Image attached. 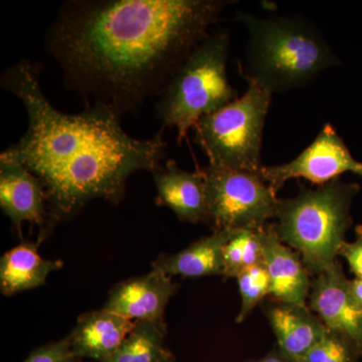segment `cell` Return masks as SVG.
<instances>
[{
	"mask_svg": "<svg viewBox=\"0 0 362 362\" xmlns=\"http://www.w3.org/2000/svg\"><path fill=\"white\" fill-rule=\"evenodd\" d=\"M78 359L71 349L70 337L47 343L35 350L23 362H76Z\"/></svg>",
	"mask_w": 362,
	"mask_h": 362,
	"instance_id": "7402d4cb",
	"label": "cell"
},
{
	"mask_svg": "<svg viewBox=\"0 0 362 362\" xmlns=\"http://www.w3.org/2000/svg\"><path fill=\"white\" fill-rule=\"evenodd\" d=\"M237 233L216 230L211 235L195 240L182 251L162 254L152 262V270L160 271L169 277H223V249Z\"/></svg>",
	"mask_w": 362,
	"mask_h": 362,
	"instance_id": "2e32d148",
	"label": "cell"
},
{
	"mask_svg": "<svg viewBox=\"0 0 362 362\" xmlns=\"http://www.w3.org/2000/svg\"><path fill=\"white\" fill-rule=\"evenodd\" d=\"M338 256L344 258L356 278L362 279V225L356 226V240H345L340 246Z\"/></svg>",
	"mask_w": 362,
	"mask_h": 362,
	"instance_id": "603a6c76",
	"label": "cell"
},
{
	"mask_svg": "<svg viewBox=\"0 0 362 362\" xmlns=\"http://www.w3.org/2000/svg\"><path fill=\"white\" fill-rule=\"evenodd\" d=\"M63 267L59 259L42 258L39 244L25 242L6 252L0 259V290L6 296L45 285L52 273Z\"/></svg>",
	"mask_w": 362,
	"mask_h": 362,
	"instance_id": "e0dca14e",
	"label": "cell"
},
{
	"mask_svg": "<svg viewBox=\"0 0 362 362\" xmlns=\"http://www.w3.org/2000/svg\"><path fill=\"white\" fill-rule=\"evenodd\" d=\"M349 290L354 301L362 310V279L354 278V280H349Z\"/></svg>",
	"mask_w": 362,
	"mask_h": 362,
	"instance_id": "cb8c5ba5",
	"label": "cell"
},
{
	"mask_svg": "<svg viewBox=\"0 0 362 362\" xmlns=\"http://www.w3.org/2000/svg\"><path fill=\"white\" fill-rule=\"evenodd\" d=\"M230 47L228 30H213L176 69L159 95L157 118L162 127L175 128L178 143L202 117L239 98L226 74Z\"/></svg>",
	"mask_w": 362,
	"mask_h": 362,
	"instance_id": "5b68a950",
	"label": "cell"
},
{
	"mask_svg": "<svg viewBox=\"0 0 362 362\" xmlns=\"http://www.w3.org/2000/svg\"><path fill=\"white\" fill-rule=\"evenodd\" d=\"M228 0H71L47 33L69 89L124 115L159 96Z\"/></svg>",
	"mask_w": 362,
	"mask_h": 362,
	"instance_id": "6da1fadb",
	"label": "cell"
},
{
	"mask_svg": "<svg viewBox=\"0 0 362 362\" xmlns=\"http://www.w3.org/2000/svg\"><path fill=\"white\" fill-rule=\"evenodd\" d=\"M299 194L279 199L274 223L279 238L296 250L311 275H319L338 261V252L351 228L352 202L357 183L338 177L312 189L300 183Z\"/></svg>",
	"mask_w": 362,
	"mask_h": 362,
	"instance_id": "277c9868",
	"label": "cell"
},
{
	"mask_svg": "<svg viewBox=\"0 0 362 362\" xmlns=\"http://www.w3.org/2000/svg\"><path fill=\"white\" fill-rule=\"evenodd\" d=\"M159 206L170 209L180 221L190 223L209 221L206 181L201 169L189 173L168 159L151 173Z\"/></svg>",
	"mask_w": 362,
	"mask_h": 362,
	"instance_id": "4fadbf2b",
	"label": "cell"
},
{
	"mask_svg": "<svg viewBox=\"0 0 362 362\" xmlns=\"http://www.w3.org/2000/svg\"><path fill=\"white\" fill-rule=\"evenodd\" d=\"M134 321L101 309L78 317L77 325L69 334L71 349L78 361H103L113 354L135 326Z\"/></svg>",
	"mask_w": 362,
	"mask_h": 362,
	"instance_id": "9a60e30c",
	"label": "cell"
},
{
	"mask_svg": "<svg viewBox=\"0 0 362 362\" xmlns=\"http://www.w3.org/2000/svg\"><path fill=\"white\" fill-rule=\"evenodd\" d=\"M261 228L239 230L228 240L223 249V278L235 279L247 269L263 264Z\"/></svg>",
	"mask_w": 362,
	"mask_h": 362,
	"instance_id": "d6986e66",
	"label": "cell"
},
{
	"mask_svg": "<svg viewBox=\"0 0 362 362\" xmlns=\"http://www.w3.org/2000/svg\"><path fill=\"white\" fill-rule=\"evenodd\" d=\"M235 20L247 33L243 76L272 95L304 87L340 64L321 30L303 16L239 11Z\"/></svg>",
	"mask_w": 362,
	"mask_h": 362,
	"instance_id": "3957f363",
	"label": "cell"
},
{
	"mask_svg": "<svg viewBox=\"0 0 362 362\" xmlns=\"http://www.w3.org/2000/svg\"><path fill=\"white\" fill-rule=\"evenodd\" d=\"M161 362H177L176 361V359L175 358V356H173V354L169 352L168 356L164 357L163 359H162Z\"/></svg>",
	"mask_w": 362,
	"mask_h": 362,
	"instance_id": "484cf974",
	"label": "cell"
},
{
	"mask_svg": "<svg viewBox=\"0 0 362 362\" xmlns=\"http://www.w3.org/2000/svg\"><path fill=\"white\" fill-rule=\"evenodd\" d=\"M263 264L271 279L272 299L286 303L307 305L312 280L310 272L297 252L279 238L274 223L259 230Z\"/></svg>",
	"mask_w": 362,
	"mask_h": 362,
	"instance_id": "7c38bea8",
	"label": "cell"
},
{
	"mask_svg": "<svg viewBox=\"0 0 362 362\" xmlns=\"http://www.w3.org/2000/svg\"><path fill=\"white\" fill-rule=\"evenodd\" d=\"M0 207L13 228L21 232L25 223L39 226V244L47 223V195L39 178L23 164L0 159Z\"/></svg>",
	"mask_w": 362,
	"mask_h": 362,
	"instance_id": "30bf717a",
	"label": "cell"
},
{
	"mask_svg": "<svg viewBox=\"0 0 362 362\" xmlns=\"http://www.w3.org/2000/svg\"><path fill=\"white\" fill-rule=\"evenodd\" d=\"M235 280L242 298V307L237 317V322L242 323L257 305L261 303L267 296H271V279L264 264H259L240 273Z\"/></svg>",
	"mask_w": 362,
	"mask_h": 362,
	"instance_id": "ffe728a7",
	"label": "cell"
},
{
	"mask_svg": "<svg viewBox=\"0 0 362 362\" xmlns=\"http://www.w3.org/2000/svg\"><path fill=\"white\" fill-rule=\"evenodd\" d=\"M242 97L202 117L194 126L195 142L211 165L259 173L264 127L273 95L247 81Z\"/></svg>",
	"mask_w": 362,
	"mask_h": 362,
	"instance_id": "8992f818",
	"label": "cell"
},
{
	"mask_svg": "<svg viewBox=\"0 0 362 362\" xmlns=\"http://www.w3.org/2000/svg\"><path fill=\"white\" fill-rule=\"evenodd\" d=\"M277 349L292 362H300L327 332V328L308 305L272 299L264 308Z\"/></svg>",
	"mask_w": 362,
	"mask_h": 362,
	"instance_id": "5bb4252c",
	"label": "cell"
},
{
	"mask_svg": "<svg viewBox=\"0 0 362 362\" xmlns=\"http://www.w3.org/2000/svg\"><path fill=\"white\" fill-rule=\"evenodd\" d=\"M307 305L328 330L349 340L362 356V310L339 261L312 280Z\"/></svg>",
	"mask_w": 362,
	"mask_h": 362,
	"instance_id": "9c48e42d",
	"label": "cell"
},
{
	"mask_svg": "<svg viewBox=\"0 0 362 362\" xmlns=\"http://www.w3.org/2000/svg\"><path fill=\"white\" fill-rule=\"evenodd\" d=\"M345 173L362 177V162L352 156L341 136L329 123L293 160L280 165H263L259 171L276 194L293 178H303L320 187Z\"/></svg>",
	"mask_w": 362,
	"mask_h": 362,
	"instance_id": "ba28073f",
	"label": "cell"
},
{
	"mask_svg": "<svg viewBox=\"0 0 362 362\" xmlns=\"http://www.w3.org/2000/svg\"><path fill=\"white\" fill-rule=\"evenodd\" d=\"M206 181L209 225L216 230H258L275 218L279 199L259 173L209 165Z\"/></svg>",
	"mask_w": 362,
	"mask_h": 362,
	"instance_id": "52a82bcc",
	"label": "cell"
},
{
	"mask_svg": "<svg viewBox=\"0 0 362 362\" xmlns=\"http://www.w3.org/2000/svg\"><path fill=\"white\" fill-rule=\"evenodd\" d=\"M0 85L20 100L28 119L25 134L0 159L23 164L44 185L45 240L94 199L120 204L128 178L137 171L153 173L165 158L161 132L149 139L132 137L121 125L122 115L108 105L88 103L78 114L54 108L40 87V66L30 59L7 69Z\"/></svg>",
	"mask_w": 362,
	"mask_h": 362,
	"instance_id": "7a4b0ae2",
	"label": "cell"
},
{
	"mask_svg": "<svg viewBox=\"0 0 362 362\" xmlns=\"http://www.w3.org/2000/svg\"><path fill=\"white\" fill-rule=\"evenodd\" d=\"M180 285L160 271L129 279L112 288L104 310L134 321H164V312Z\"/></svg>",
	"mask_w": 362,
	"mask_h": 362,
	"instance_id": "8fae6325",
	"label": "cell"
},
{
	"mask_svg": "<svg viewBox=\"0 0 362 362\" xmlns=\"http://www.w3.org/2000/svg\"><path fill=\"white\" fill-rule=\"evenodd\" d=\"M165 321H138L122 344L100 362H161L166 349Z\"/></svg>",
	"mask_w": 362,
	"mask_h": 362,
	"instance_id": "ac0fdd59",
	"label": "cell"
},
{
	"mask_svg": "<svg viewBox=\"0 0 362 362\" xmlns=\"http://www.w3.org/2000/svg\"><path fill=\"white\" fill-rule=\"evenodd\" d=\"M249 362H292L290 359H288L287 357L282 354L277 349H273L270 352L266 354L265 356L262 357V358L257 359V361H252Z\"/></svg>",
	"mask_w": 362,
	"mask_h": 362,
	"instance_id": "d4e9b609",
	"label": "cell"
},
{
	"mask_svg": "<svg viewBox=\"0 0 362 362\" xmlns=\"http://www.w3.org/2000/svg\"><path fill=\"white\" fill-rule=\"evenodd\" d=\"M361 357L349 340L327 329L322 339L300 362H358Z\"/></svg>",
	"mask_w": 362,
	"mask_h": 362,
	"instance_id": "44dd1931",
	"label": "cell"
}]
</instances>
